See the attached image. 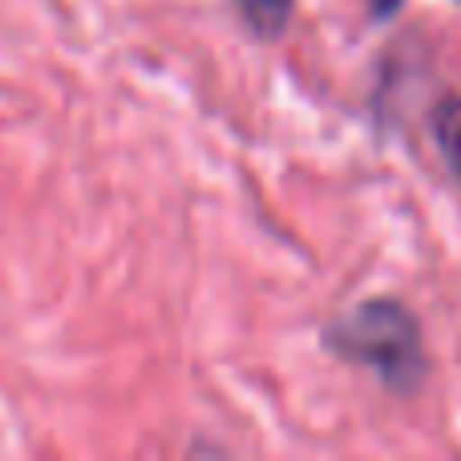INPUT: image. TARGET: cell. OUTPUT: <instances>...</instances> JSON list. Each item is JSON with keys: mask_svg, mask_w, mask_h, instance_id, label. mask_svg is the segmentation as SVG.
<instances>
[{"mask_svg": "<svg viewBox=\"0 0 461 461\" xmlns=\"http://www.w3.org/2000/svg\"><path fill=\"white\" fill-rule=\"evenodd\" d=\"M324 344L336 357L373 368L393 393H417L425 381L421 324L397 300H368L352 308L324 332Z\"/></svg>", "mask_w": 461, "mask_h": 461, "instance_id": "cell-1", "label": "cell"}, {"mask_svg": "<svg viewBox=\"0 0 461 461\" xmlns=\"http://www.w3.org/2000/svg\"><path fill=\"white\" fill-rule=\"evenodd\" d=\"M235 8H239L247 29L263 41L284 37L292 16H295V0H235Z\"/></svg>", "mask_w": 461, "mask_h": 461, "instance_id": "cell-2", "label": "cell"}, {"mask_svg": "<svg viewBox=\"0 0 461 461\" xmlns=\"http://www.w3.org/2000/svg\"><path fill=\"white\" fill-rule=\"evenodd\" d=\"M429 130H433V142H438V154L446 158L449 175L461 183V97H446L433 110Z\"/></svg>", "mask_w": 461, "mask_h": 461, "instance_id": "cell-3", "label": "cell"}, {"mask_svg": "<svg viewBox=\"0 0 461 461\" xmlns=\"http://www.w3.org/2000/svg\"><path fill=\"white\" fill-rule=\"evenodd\" d=\"M368 8H373V16H393L401 8V0H368Z\"/></svg>", "mask_w": 461, "mask_h": 461, "instance_id": "cell-4", "label": "cell"}]
</instances>
